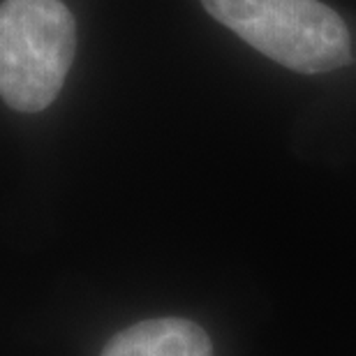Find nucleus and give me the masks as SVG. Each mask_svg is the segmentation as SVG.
Returning <instances> with one entry per match:
<instances>
[{"mask_svg":"<svg viewBox=\"0 0 356 356\" xmlns=\"http://www.w3.org/2000/svg\"><path fill=\"white\" fill-rule=\"evenodd\" d=\"M206 12L266 58L303 74L352 60L350 31L319 0H202Z\"/></svg>","mask_w":356,"mask_h":356,"instance_id":"f257e3e1","label":"nucleus"},{"mask_svg":"<svg viewBox=\"0 0 356 356\" xmlns=\"http://www.w3.org/2000/svg\"><path fill=\"white\" fill-rule=\"evenodd\" d=\"M76 49L72 12L60 0L0 5V97L17 111H42L60 92Z\"/></svg>","mask_w":356,"mask_h":356,"instance_id":"f03ea898","label":"nucleus"},{"mask_svg":"<svg viewBox=\"0 0 356 356\" xmlns=\"http://www.w3.org/2000/svg\"><path fill=\"white\" fill-rule=\"evenodd\" d=\"M102 356H213V347L197 324L165 317L120 331Z\"/></svg>","mask_w":356,"mask_h":356,"instance_id":"7ed1b4c3","label":"nucleus"}]
</instances>
